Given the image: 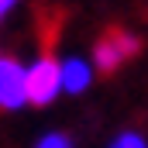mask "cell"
<instances>
[{
	"instance_id": "6da1fadb",
	"label": "cell",
	"mask_w": 148,
	"mask_h": 148,
	"mask_svg": "<svg viewBox=\"0 0 148 148\" xmlns=\"http://www.w3.org/2000/svg\"><path fill=\"white\" fill-rule=\"evenodd\" d=\"M141 52V38L127 28H107L93 45V69L100 76H114Z\"/></svg>"
},
{
	"instance_id": "7a4b0ae2",
	"label": "cell",
	"mask_w": 148,
	"mask_h": 148,
	"mask_svg": "<svg viewBox=\"0 0 148 148\" xmlns=\"http://www.w3.org/2000/svg\"><path fill=\"white\" fill-rule=\"evenodd\" d=\"M62 93V69L55 55H38L28 66V103L31 107H48Z\"/></svg>"
},
{
	"instance_id": "3957f363",
	"label": "cell",
	"mask_w": 148,
	"mask_h": 148,
	"mask_svg": "<svg viewBox=\"0 0 148 148\" xmlns=\"http://www.w3.org/2000/svg\"><path fill=\"white\" fill-rule=\"evenodd\" d=\"M28 107V66L0 52V110L14 114Z\"/></svg>"
},
{
	"instance_id": "277c9868",
	"label": "cell",
	"mask_w": 148,
	"mask_h": 148,
	"mask_svg": "<svg viewBox=\"0 0 148 148\" xmlns=\"http://www.w3.org/2000/svg\"><path fill=\"white\" fill-rule=\"evenodd\" d=\"M59 69H62V93H83L90 90L93 83V62L69 55V59H59Z\"/></svg>"
},
{
	"instance_id": "5b68a950",
	"label": "cell",
	"mask_w": 148,
	"mask_h": 148,
	"mask_svg": "<svg viewBox=\"0 0 148 148\" xmlns=\"http://www.w3.org/2000/svg\"><path fill=\"white\" fill-rule=\"evenodd\" d=\"M35 148H76V145H73V138H69L66 131H48V134L38 138Z\"/></svg>"
},
{
	"instance_id": "8992f818",
	"label": "cell",
	"mask_w": 148,
	"mask_h": 148,
	"mask_svg": "<svg viewBox=\"0 0 148 148\" xmlns=\"http://www.w3.org/2000/svg\"><path fill=\"white\" fill-rule=\"evenodd\" d=\"M107 148H148V141L138 134V131H121Z\"/></svg>"
},
{
	"instance_id": "52a82bcc",
	"label": "cell",
	"mask_w": 148,
	"mask_h": 148,
	"mask_svg": "<svg viewBox=\"0 0 148 148\" xmlns=\"http://www.w3.org/2000/svg\"><path fill=\"white\" fill-rule=\"evenodd\" d=\"M17 3H21V0H0V21H3V17H7V14L17 7Z\"/></svg>"
}]
</instances>
